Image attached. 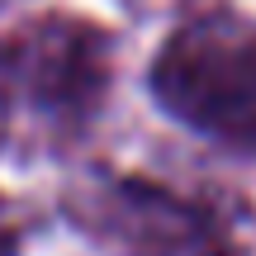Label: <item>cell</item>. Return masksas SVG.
Here are the masks:
<instances>
[{
    "mask_svg": "<svg viewBox=\"0 0 256 256\" xmlns=\"http://www.w3.org/2000/svg\"><path fill=\"white\" fill-rule=\"evenodd\" d=\"M152 90L180 124L228 142H256V28L232 14L176 28L156 52Z\"/></svg>",
    "mask_w": 256,
    "mask_h": 256,
    "instance_id": "obj_1",
    "label": "cell"
},
{
    "mask_svg": "<svg viewBox=\"0 0 256 256\" xmlns=\"http://www.w3.org/2000/svg\"><path fill=\"white\" fill-rule=\"evenodd\" d=\"M14 252V228L5 223V209H0V256H10Z\"/></svg>",
    "mask_w": 256,
    "mask_h": 256,
    "instance_id": "obj_4",
    "label": "cell"
},
{
    "mask_svg": "<svg viewBox=\"0 0 256 256\" xmlns=\"http://www.w3.org/2000/svg\"><path fill=\"white\" fill-rule=\"evenodd\" d=\"M104 228L138 256H214V228L200 209L152 185H119L104 194Z\"/></svg>",
    "mask_w": 256,
    "mask_h": 256,
    "instance_id": "obj_3",
    "label": "cell"
},
{
    "mask_svg": "<svg viewBox=\"0 0 256 256\" xmlns=\"http://www.w3.org/2000/svg\"><path fill=\"white\" fill-rule=\"evenodd\" d=\"M10 66L19 90L43 114L76 119L90 110V100L104 86V43L86 24L48 19L10 48Z\"/></svg>",
    "mask_w": 256,
    "mask_h": 256,
    "instance_id": "obj_2",
    "label": "cell"
}]
</instances>
